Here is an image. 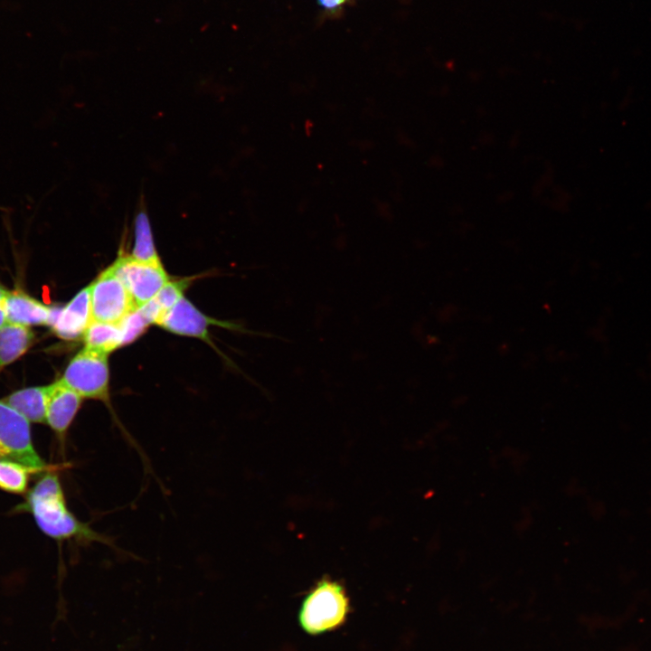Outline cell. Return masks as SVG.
<instances>
[{"label":"cell","instance_id":"obj_13","mask_svg":"<svg viewBox=\"0 0 651 651\" xmlns=\"http://www.w3.org/2000/svg\"><path fill=\"white\" fill-rule=\"evenodd\" d=\"M188 280L167 281L140 309L150 323L159 325L165 315L183 297Z\"/></svg>","mask_w":651,"mask_h":651},{"label":"cell","instance_id":"obj_3","mask_svg":"<svg viewBox=\"0 0 651 651\" xmlns=\"http://www.w3.org/2000/svg\"><path fill=\"white\" fill-rule=\"evenodd\" d=\"M61 381L82 398L108 401L107 354L84 348L68 363Z\"/></svg>","mask_w":651,"mask_h":651},{"label":"cell","instance_id":"obj_4","mask_svg":"<svg viewBox=\"0 0 651 651\" xmlns=\"http://www.w3.org/2000/svg\"><path fill=\"white\" fill-rule=\"evenodd\" d=\"M0 459L15 461L42 472L48 468L36 452L30 422L0 400Z\"/></svg>","mask_w":651,"mask_h":651},{"label":"cell","instance_id":"obj_15","mask_svg":"<svg viewBox=\"0 0 651 651\" xmlns=\"http://www.w3.org/2000/svg\"><path fill=\"white\" fill-rule=\"evenodd\" d=\"M134 233L135 241L130 256L144 262H160L155 247L148 216L144 210L139 211L135 217Z\"/></svg>","mask_w":651,"mask_h":651},{"label":"cell","instance_id":"obj_14","mask_svg":"<svg viewBox=\"0 0 651 651\" xmlns=\"http://www.w3.org/2000/svg\"><path fill=\"white\" fill-rule=\"evenodd\" d=\"M85 348L108 354L123 345L119 324L92 320L84 335Z\"/></svg>","mask_w":651,"mask_h":651},{"label":"cell","instance_id":"obj_7","mask_svg":"<svg viewBox=\"0 0 651 651\" xmlns=\"http://www.w3.org/2000/svg\"><path fill=\"white\" fill-rule=\"evenodd\" d=\"M90 286L78 292L64 307H51L47 326L60 338L75 340L92 321Z\"/></svg>","mask_w":651,"mask_h":651},{"label":"cell","instance_id":"obj_19","mask_svg":"<svg viewBox=\"0 0 651 651\" xmlns=\"http://www.w3.org/2000/svg\"><path fill=\"white\" fill-rule=\"evenodd\" d=\"M7 322L4 304H0V327Z\"/></svg>","mask_w":651,"mask_h":651},{"label":"cell","instance_id":"obj_18","mask_svg":"<svg viewBox=\"0 0 651 651\" xmlns=\"http://www.w3.org/2000/svg\"><path fill=\"white\" fill-rule=\"evenodd\" d=\"M345 3L346 0H317L318 5L330 13L339 11Z\"/></svg>","mask_w":651,"mask_h":651},{"label":"cell","instance_id":"obj_6","mask_svg":"<svg viewBox=\"0 0 651 651\" xmlns=\"http://www.w3.org/2000/svg\"><path fill=\"white\" fill-rule=\"evenodd\" d=\"M138 308L151 300L168 281L161 262H144L120 255L111 266Z\"/></svg>","mask_w":651,"mask_h":651},{"label":"cell","instance_id":"obj_12","mask_svg":"<svg viewBox=\"0 0 651 651\" xmlns=\"http://www.w3.org/2000/svg\"><path fill=\"white\" fill-rule=\"evenodd\" d=\"M33 339L34 335L28 326L7 322L0 327V368L24 354Z\"/></svg>","mask_w":651,"mask_h":651},{"label":"cell","instance_id":"obj_9","mask_svg":"<svg viewBox=\"0 0 651 651\" xmlns=\"http://www.w3.org/2000/svg\"><path fill=\"white\" fill-rule=\"evenodd\" d=\"M82 399L61 380L50 384L45 423L61 440L64 439L80 408Z\"/></svg>","mask_w":651,"mask_h":651},{"label":"cell","instance_id":"obj_8","mask_svg":"<svg viewBox=\"0 0 651 651\" xmlns=\"http://www.w3.org/2000/svg\"><path fill=\"white\" fill-rule=\"evenodd\" d=\"M212 324L231 329L240 328L237 325L210 319L184 297L165 315L159 326L174 334L207 341L208 326Z\"/></svg>","mask_w":651,"mask_h":651},{"label":"cell","instance_id":"obj_5","mask_svg":"<svg viewBox=\"0 0 651 651\" xmlns=\"http://www.w3.org/2000/svg\"><path fill=\"white\" fill-rule=\"evenodd\" d=\"M90 290L94 321L118 324L137 308L111 266L90 285Z\"/></svg>","mask_w":651,"mask_h":651},{"label":"cell","instance_id":"obj_16","mask_svg":"<svg viewBox=\"0 0 651 651\" xmlns=\"http://www.w3.org/2000/svg\"><path fill=\"white\" fill-rule=\"evenodd\" d=\"M38 469L6 459H0V489L13 494L25 492L29 476Z\"/></svg>","mask_w":651,"mask_h":651},{"label":"cell","instance_id":"obj_11","mask_svg":"<svg viewBox=\"0 0 651 651\" xmlns=\"http://www.w3.org/2000/svg\"><path fill=\"white\" fill-rule=\"evenodd\" d=\"M50 385L33 386L12 392L4 401L29 422L45 423Z\"/></svg>","mask_w":651,"mask_h":651},{"label":"cell","instance_id":"obj_17","mask_svg":"<svg viewBox=\"0 0 651 651\" xmlns=\"http://www.w3.org/2000/svg\"><path fill=\"white\" fill-rule=\"evenodd\" d=\"M122 333V344H127L136 340L144 333L149 322L137 308L125 316L119 323Z\"/></svg>","mask_w":651,"mask_h":651},{"label":"cell","instance_id":"obj_10","mask_svg":"<svg viewBox=\"0 0 651 651\" xmlns=\"http://www.w3.org/2000/svg\"><path fill=\"white\" fill-rule=\"evenodd\" d=\"M4 307L7 322L28 327L47 325L51 308L22 290L8 291Z\"/></svg>","mask_w":651,"mask_h":651},{"label":"cell","instance_id":"obj_1","mask_svg":"<svg viewBox=\"0 0 651 651\" xmlns=\"http://www.w3.org/2000/svg\"><path fill=\"white\" fill-rule=\"evenodd\" d=\"M18 508L31 513L39 529L54 540L113 546L109 538L78 519L68 508L61 483L54 471H47L36 482Z\"/></svg>","mask_w":651,"mask_h":651},{"label":"cell","instance_id":"obj_2","mask_svg":"<svg viewBox=\"0 0 651 651\" xmlns=\"http://www.w3.org/2000/svg\"><path fill=\"white\" fill-rule=\"evenodd\" d=\"M350 601L344 587L324 578L305 595L298 611L302 629L310 635H321L339 628L347 619Z\"/></svg>","mask_w":651,"mask_h":651},{"label":"cell","instance_id":"obj_20","mask_svg":"<svg viewBox=\"0 0 651 651\" xmlns=\"http://www.w3.org/2000/svg\"><path fill=\"white\" fill-rule=\"evenodd\" d=\"M8 293V290H6L1 284H0V304L5 303V297Z\"/></svg>","mask_w":651,"mask_h":651}]
</instances>
